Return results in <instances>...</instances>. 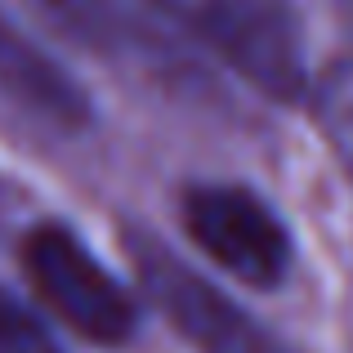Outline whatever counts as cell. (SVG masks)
<instances>
[{
  "label": "cell",
  "mask_w": 353,
  "mask_h": 353,
  "mask_svg": "<svg viewBox=\"0 0 353 353\" xmlns=\"http://www.w3.org/2000/svg\"><path fill=\"white\" fill-rule=\"evenodd\" d=\"M170 32L215 54L264 99L291 103L309 90L304 36L286 0H152Z\"/></svg>",
  "instance_id": "obj_1"
},
{
  "label": "cell",
  "mask_w": 353,
  "mask_h": 353,
  "mask_svg": "<svg viewBox=\"0 0 353 353\" xmlns=\"http://www.w3.org/2000/svg\"><path fill=\"white\" fill-rule=\"evenodd\" d=\"M23 273L45 304L90 345H125L139 327L134 300L63 224H36L23 237Z\"/></svg>",
  "instance_id": "obj_2"
},
{
  "label": "cell",
  "mask_w": 353,
  "mask_h": 353,
  "mask_svg": "<svg viewBox=\"0 0 353 353\" xmlns=\"http://www.w3.org/2000/svg\"><path fill=\"white\" fill-rule=\"evenodd\" d=\"M130 259H134V273L148 300L157 304V313L197 353H291L237 300H228L183 259H174L161 241L130 237Z\"/></svg>",
  "instance_id": "obj_3"
},
{
  "label": "cell",
  "mask_w": 353,
  "mask_h": 353,
  "mask_svg": "<svg viewBox=\"0 0 353 353\" xmlns=\"http://www.w3.org/2000/svg\"><path fill=\"white\" fill-rule=\"evenodd\" d=\"M183 228L188 237L246 286H282L291 273V233L259 192L241 183H197L183 192Z\"/></svg>",
  "instance_id": "obj_4"
},
{
  "label": "cell",
  "mask_w": 353,
  "mask_h": 353,
  "mask_svg": "<svg viewBox=\"0 0 353 353\" xmlns=\"http://www.w3.org/2000/svg\"><path fill=\"white\" fill-rule=\"evenodd\" d=\"M63 36L103 59H165L170 23L152 0H32Z\"/></svg>",
  "instance_id": "obj_5"
},
{
  "label": "cell",
  "mask_w": 353,
  "mask_h": 353,
  "mask_svg": "<svg viewBox=\"0 0 353 353\" xmlns=\"http://www.w3.org/2000/svg\"><path fill=\"white\" fill-rule=\"evenodd\" d=\"M0 99H9L18 112L45 121V125L72 130L90 121V99L81 94V85L63 77L59 63H50L5 18H0Z\"/></svg>",
  "instance_id": "obj_6"
},
{
  "label": "cell",
  "mask_w": 353,
  "mask_h": 353,
  "mask_svg": "<svg viewBox=\"0 0 353 353\" xmlns=\"http://www.w3.org/2000/svg\"><path fill=\"white\" fill-rule=\"evenodd\" d=\"M313 117L327 134L336 161L353 179V59H340L313 81Z\"/></svg>",
  "instance_id": "obj_7"
},
{
  "label": "cell",
  "mask_w": 353,
  "mask_h": 353,
  "mask_svg": "<svg viewBox=\"0 0 353 353\" xmlns=\"http://www.w3.org/2000/svg\"><path fill=\"white\" fill-rule=\"evenodd\" d=\"M0 353H59L50 331L0 286Z\"/></svg>",
  "instance_id": "obj_8"
},
{
  "label": "cell",
  "mask_w": 353,
  "mask_h": 353,
  "mask_svg": "<svg viewBox=\"0 0 353 353\" xmlns=\"http://www.w3.org/2000/svg\"><path fill=\"white\" fill-rule=\"evenodd\" d=\"M345 5H349V9H353V0H345Z\"/></svg>",
  "instance_id": "obj_9"
}]
</instances>
